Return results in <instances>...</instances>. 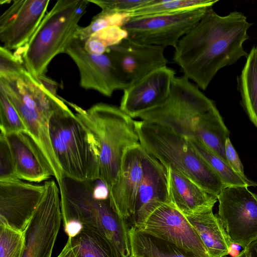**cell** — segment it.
I'll return each instance as SVG.
<instances>
[{"label":"cell","instance_id":"obj_36","mask_svg":"<svg viewBox=\"0 0 257 257\" xmlns=\"http://www.w3.org/2000/svg\"><path fill=\"white\" fill-rule=\"evenodd\" d=\"M234 257H248V255L246 250L243 249L237 255Z\"/></svg>","mask_w":257,"mask_h":257},{"label":"cell","instance_id":"obj_28","mask_svg":"<svg viewBox=\"0 0 257 257\" xmlns=\"http://www.w3.org/2000/svg\"><path fill=\"white\" fill-rule=\"evenodd\" d=\"M25 242L24 232L0 221V257H22Z\"/></svg>","mask_w":257,"mask_h":257},{"label":"cell","instance_id":"obj_14","mask_svg":"<svg viewBox=\"0 0 257 257\" xmlns=\"http://www.w3.org/2000/svg\"><path fill=\"white\" fill-rule=\"evenodd\" d=\"M45 185L18 178L0 181V221L24 232L40 203Z\"/></svg>","mask_w":257,"mask_h":257},{"label":"cell","instance_id":"obj_13","mask_svg":"<svg viewBox=\"0 0 257 257\" xmlns=\"http://www.w3.org/2000/svg\"><path fill=\"white\" fill-rule=\"evenodd\" d=\"M49 0H16L0 17L2 46L16 51L30 40L46 14Z\"/></svg>","mask_w":257,"mask_h":257},{"label":"cell","instance_id":"obj_22","mask_svg":"<svg viewBox=\"0 0 257 257\" xmlns=\"http://www.w3.org/2000/svg\"><path fill=\"white\" fill-rule=\"evenodd\" d=\"M129 237L132 256L138 257H210L131 226Z\"/></svg>","mask_w":257,"mask_h":257},{"label":"cell","instance_id":"obj_3","mask_svg":"<svg viewBox=\"0 0 257 257\" xmlns=\"http://www.w3.org/2000/svg\"><path fill=\"white\" fill-rule=\"evenodd\" d=\"M97 180L81 181L63 176L59 186L63 224L80 223L107 238L123 257H132L127 220L113 209L108 191Z\"/></svg>","mask_w":257,"mask_h":257},{"label":"cell","instance_id":"obj_30","mask_svg":"<svg viewBox=\"0 0 257 257\" xmlns=\"http://www.w3.org/2000/svg\"><path fill=\"white\" fill-rule=\"evenodd\" d=\"M1 133L10 134L28 132L27 128L18 111L7 97L0 91Z\"/></svg>","mask_w":257,"mask_h":257},{"label":"cell","instance_id":"obj_2","mask_svg":"<svg viewBox=\"0 0 257 257\" xmlns=\"http://www.w3.org/2000/svg\"><path fill=\"white\" fill-rule=\"evenodd\" d=\"M136 117L162 125L188 139L199 140L227 163L225 145L229 131L213 100L184 75L174 78L163 103Z\"/></svg>","mask_w":257,"mask_h":257},{"label":"cell","instance_id":"obj_23","mask_svg":"<svg viewBox=\"0 0 257 257\" xmlns=\"http://www.w3.org/2000/svg\"><path fill=\"white\" fill-rule=\"evenodd\" d=\"M70 238L76 257H123L107 238L92 229L82 227Z\"/></svg>","mask_w":257,"mask_h":257},{"label":"cell","instance_id":"obj_8","mask_svg":"<svg viewBox=\"0 0 257 257\" xmlns=\"http://www.w3.org/2000/svg\"><path fill=\"white\" fill-rule=\"evenodd\" d=\"M210 7H195L173 13L130 19L121 28L126 32V38L133 41L175 48L180 40Z\"/></svg>","mask_w":257,"mask_h":257},{"label":"cell","instance_id":"obj_18","mask_svg":"<svg viewBox=\"0 0 257 257\" xmlns=\"http://www.w3.org/2000/svg\"><path fill=\"white\" fill-rule=\"evenodd\" d=\"M146 151L141 144L125 152L116 181L108 191L113 209L127 221L131 217L137 194L144 176V159Z\"/></svg>","mask_w":257,"mask_h":257},{"label":"cell","instance_id":"obj_34","mask_svg":"<svg viewBox=\"0 0 257 257\" xmlns=\"http://www.w3.org/2000/svg\"><path fill=\"white\" fill-rule=\"evenodd\" d=\"M57 257H76L70 238L68 237L65 245Z\"/></svg>","mask_w":257,"mask_h":257},{"label":"cell","instance_id":"obj_4","mask_svg":"<svg viewBox=\"0 0 257 257\" xmlns=\"http://www.w3.org/2000/svg\"><path fill=\"white\" fill-rule=\"evenodd\" d=\"M64 101L95 137L99 147V179L109 191L118 176L125 151L140 145L136 120L115 105L98 102L84 109Z\"/></svg>","mask_w":257,"mask_h":257},{"label":"cell","instance_id":"obj_17","mask_svg":"<svg viewBox=\"0 0 257 257\" xmlns=\"http://www.w3.org/2000/svg\"><path fill=\"white\" fill-rule=\"evenodd\" d=\"M175 74L167 66L153 71L123 90L119 108L136 118L140 113L160 105L169 96Z\"/></svg>","mask_w":257,"mask_h":257},{"label":"cell","instance_id":"obj_20","mask_svg":"<svg viewBox=\"0 0 257 257\" xmlns=\"http://www.w3.org/2000/svg\"><path fill=\"white\" fill-rule=\"evenodd\" d=\"M166 168L171 205L186 216L213 207L218 200L216 196L208 193L174 169Z\"/></svg>","mask_w":257,"mask_h":257},{"label":"cell","instance_id":"obj_27","mask_svg":"<svg viewBox=\"0 0 257 257\" xmlns=\"http://www.w3.org/2000/svg\"><path fill=\"white\" fill-rule=\"evenodd\" d=\"M126 37V32L120 27L111 26L97 31L83 42L87 52L102 54L108 47L119 43Z\"/></svg>","mask_w":257,"mask_h":257},{"label":"cell","instance_id":"obj_33","mask_svg":"<svg viewBox=\"0 0 257 257\" xmlns=\"http://www.w3.org/2000/svg\"><path fill=\"white\" fill-rule=\"evenodd\" d=\"M225 154L227 163L230 167L237 173L245 176L244 174L243 165L229 138H227L226 140Z\"/></svg>","mask_w":257,"mask_h":257},{"label":"cell","instance_id":"obj_7","mask_svg":"<svg viewBox=\"0 0 257 257\" xmlns=\"http://www.w3.org/2000/svg\"><path fill=\"white\" fill-rule=\"evenodd\" d=\"M49 132L54 155L64 176L81 181L100 179L98 143L64 99L50 119Z\"/></svg>","mask_w":257,"mask_h":257},{"label":"cell","instance_id":"obj_25","mask_svg":"<svg viewBox=\"0 0 257 257\" xmlns=\"http://www.w3.org/2000/svg\"><path fill=\"white\" fill-rule=\"evenodd\" d=\"M239 86L243 106L257 127V47H253L246 57Z\"/></svg>","mask_w":257,"mask_h":257},{"label":"cell","instance_id":"obj_10","mask_svg":"<svg viewBox=\"0 0 257 257\" xmlns=\"http://www.w3.org/2000/svg\"><path fill=\"white\" fill-rule=\"evenodd\" d=\"M43 196L25 231L22 257H51L62 221L59 186L45 182Z\"/></svg>","mask_w":257,"mask_h":257},{"label":"cell","instance_id":"obj_31","mask_svg":"<svg viewBox=\"0 0 257 257\" xmlns=\"http://www.w3.org/2000/svg\"><path fill=\"white\" fill-rule=\"evenodd\" d=\"M102 11L118 14L128 13L149 5L153 0H88Z\"/></svg>","mask_w":257,"mask_h":257},{"label":"cell","instance_id":"obj_24","mask_svg":"<svg viewBox=\"0 0 257 257\" xmlns=\"http://www.w3.org/2000/svg\"><path fill=\"white\" fill-rule=\"evenodd\" d=\"M188 140L194 149L219 176L226 187L257 186L256 182L235 172L226 162L203 143L196 139Z\"/></svg>","mask_w":257,"mask_h":257},{"label":"cell","instance_id":"obj_32","mask_svg":"<svg viewBox=\"0 0 257 257\" xmlns=\"http://www.w3.org/2000/svg\"><path fill=\"white\" fill-rule=\"evenodd\" d=\"M18 178L13 155L6 136L0 133V181Z\"/></svg>","mask_w":257,"mask_h":257},{"label":"cell","instance_id":"obj_26","mask_svg":"<svg viewBox=\"0 0 257 257\" xmlns=\"http://www.w3.org/2000/svg\"><path fill=\"white\" fill-rule=\"evenodd\" d=\"M217 0H153L148 5L126 14L130 19L173 13L192 8L212 7Z\"/></svg>","mask_w":257,"mask_h":257},{"label":"cell","instance_id":"obj_1","mask_svg":"<svg viewBox=\"0 0 257 257\" xmlns=\"http://www.w3.org/2000/svg\"><path fill=\"white\" fill-rule=\"evenodd\" d=\"M251 25L241 12L222 16L210 7L180 40L173 60L183 75L205 90L220 69L247 57L243 44Z\"/></svg>","mask_w":257,"mask_h":257},{"label":"cell","instance_id":"obj_21","mask_svg":"<svg viewBox=\"0 0 257 257\" xmlns=\"http://www.w3.org/2000/svg\"><path fill=\"white\" fill-rule=\"evenodd\" d=\"M209 208L185 216L202 241L210 257H224L229 253V241L217 215Z\"/></svg>","mask_w":257,"mask_h":257},{"label":"cell","instance_id":"obj_11","mask_svg":"<svg viewBox=\"0 0 257 257\" xmlns=\"http://www.w3.org/2000/svg\"><path fill=\"white\" fill-rule=\"evenodd\" d=\"M165 49L160 46L139 43L126 38L108 47L105 53L127 88L153 71L167 66Z\"/></svg>","mask_w":257,"mask_h":257},{"label":"cell","instance_id":"obj_29","mask_svg":"<svg viewBox=\"0 0 257 257\" xmlns=\"http://www.w3.org/2000/svg\"><path fill=\"white\" fill-rule=\"evenodd\" d=\"M128 20L125 14H112L101 11L92 18L88 26L78 27L75 38L84 42L97 31L111 26L121 27Z\"/></svg>","mask_w":257,"mask_h":257},{"label":"cell","instance_id":"obj_16","mask_svg":"<svg viewBox=\"0 0 257 257\" xmlns=\"http://www.w3.org/2000/svg\"><path fill=\"white\" fill-rule=\"evenodd\" d=\"M140 230L180 247L209 256L186 217L171 205L165 204L156 209Z\"/></svg>","mask_w":257,"mask_h":257},{"label":"cell","instance_id":"obj_15","mask_svg":"<svg viewBox=\"0 0 257 257\" xmlns=\"http://www.w3.org/2000/svg\"><path fill=\"white\" fill-rule=\"evenodd\" d=\"M171 205L166 167L146 152L144 176L139 188L133 214L127 221L141 229L150 215L160 206Z\"/></svg>","mask_w":257,"mask_h":257},{"label":"cell","instance_id":"obj_9","mask_svg":"<svg viewBox=\"0 0 257 257\" xmlns=\"http://www.w3.org/2000/svg\"><path fill=\"white\" fill-rule=\"evenodd\" d=\"M247 187H227L217 197L219 221L231 243L243 249L257 239V194Z\"/></svg>","mask_w":257,"mask_h":257},{"label":"cell","instance_id":"obj_6","mask_svg":"<svg viewBox=\"0 0 257 257\" xmlns=\"http://www.w3.org/2000/svg\"><path fill=\"white\" fill-rule=\"evenodd\" d=\"M136 125L142 148L166 168L174 169L217 197L226 188L187 138L156 123L136 120Z\"/></svg>","mask_w":257,"mask_h":257},{"label":"cell","instance_id":"obj_19","mask_svg":"<svg viewBox=\"0 0 257 257\" xmlns=\"http://www.w3.org/2000/svg\"><path fill=\"white\" fill-rule=\"evenodd\" d=\"M6 136L13 155L18 179L40 183L53 176L38 146L28 132Z\"/></svg>","mask_w":257,"mask_h":257},{"label":"cell","instance_id":"obj_35","mask_svg":"<svg viewBox=\"0 0 257 257\" xmlns=\"http://www.w3.org/2000/svg\"><path fill=\"white\" fill-rule=\"evenodd\" d=\"M244 249L246 250L248 257H257V239Z\"/></svg>","mask_w":257,"mask_h":257},{"label":"cell","instance_id":"obj_12","mask_svg":"<svg viewBox=\"0 0 257 257\" xmlns=\"http://www.w3.org/2000/svg\"><path fill=\"white\" fill-rule=\"evenodd\" d=\"M65 54L77 67L82 88L96 91L106 97H111L116 90L126 88L106 53H89L84 49V42L75 38L67 47Z\"/></svg>","mask_w":257,"mask_h":257},{"label":"cell","instance_id":"obj_5","mask_svg":"<svg viewBox=\"0 0 257 257\" xmlns=\"http://www.w3.org/2000/svg\"><path fill=\"white\" fill-rule=\"evenodd\" d=\"M89 3L88 0L57 1L29 42L15 51L14 54L33 76H45L52 60L65 53L75 38L78 23Z\"/></svg>","mask_w":257,"mask_h":257},{"label":"cell","instance_id":"obj_37","mask_svg":"<svg viewBox=\"0 0 257 257\" xmlns=\"http://www.w3.org/2000/svg\"><path fill=\"white\" fill-rule=\"evenodd\" d=\"M132 257H138V256H132Z\"/></svg>","mask_w":257,"mask_h":257}]
</instances>
